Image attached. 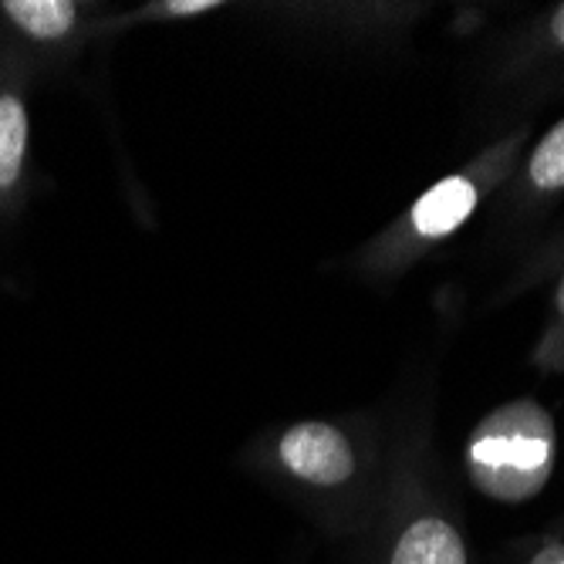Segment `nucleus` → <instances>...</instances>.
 I'll return each instance as SVG.
<instances>
[{
	"label": "nucleus",
	"instance_id": "nucleus-1",
	"mask_svg": "<svg viewBox=\"0 0 564 564\" xmlns=\"http://www.w3.org/2000/svg\"><path fill=\"white\" fill-rule=\"evenodd\" d=\"M557 456L554 420L534 399L507 402L474 430L467 470L477 490L494 500H531L551 477Z\"/></svg>",
	"mask_w": 564,
	"mask_h": 564
},
{
	"label": "nucleus",
	"instance_id": "nucleus-2",
	"mask_svg": "<svg viewBox=\"0 0 564 564\" xmlns=\"http://www.w3.org/2000/svg\"><path fill=\"white\" fill-rule=\"evenodd\" d=\"M271 467L297 490L322 500L335 518L358 528L369 518V464L366 453L341 426L304 420L288 426L271 449Z\"/></svg>",
	"mask_w": 564,
	"mask_h": 564
},
{
	"label": "nucleus",
	"instance_id": "nucleus-3",
	"mask_svg": "<svg viewBox=\"0 0 564 564\" xmlns=\"http://www.w3.org/2000/svg\"><path fill=\"white\" fill-rule=\"evenodd\" d=\"M379 524V564H470L464 528L416 467H402L389 484Z\"/></svg>",
	"mask_w": 564,
	"mask_h": 564
},
{
	"label": "nucleus",
	"instance_id": "nucleus-4",
	"mask_svg": "<svg viewBox=\"0 0 564 564\" xmlns=\"http://www.w3.org/2000/svg\"><path fill=\"white\" fill-rule=\"evenodd\" d=\"M484 186H487L484 170L453 173V176L440 180L436 186H430L389 237L395 261H405V258H413V253H423L430 243H440L449 234H456L474 217Z\"/></svg>",
	"mask_w": 564,
	"mask_h": 564
},
{
	"label": "nucleus",
	"instance_id": "nucleus-5",
	"mask_svg": "<svg viewBox=\"0 0 564 564\" xmlns=\"http://www.w3.org/2000/svg\"><path fill=\"white\" fill-rule=\"evenodd\" d=\"M28 156V109L14 91H0V193L21 180Z\"/></svg>",
	"mask_w": 564,
	"mask_h": 564
},
{
	"label": "nucleus",
	"instance_id": "nucleus-6",
	"mask_svg": "<svg viewBox=\"0 0 564 564\" xmlns=\"http://www.w3.org/2000/svg\"><path fill=\"white\" fill-rule=\"evenodd\" d=\"M4 14L37 41H55L72 31L78 8L72 0H8Z\"/></svg>",
	"mask_w": 564,
	"mask_h": 564
},
{
	"label": "nucleus",
	"instance_id": "nucleus-7",
	"mask_svg": "<svg viewBox=\"0 0 564 564\" xmlns=\"http://www.w3.org/2000/svg\"><path fill=\"white\" fill-rule=\"evenodd\" d=\"M528 183L538 193H557V189H564V119L557 126H551L541 135V142L531 149Z\"/></svg>",
	"mask_w": 564,
	"mask_h": 564
},
{
	"label": "nucleus",
	"instance_id": "nucleus-8",
	"mask_svg": "<svg viewBox=\"0 0 564 564\" xmlns=\"http://www.w3.org/2000/svg\"><path fill=\"white\" fill-rule=\"evenodd\" d=\"M514 564H564V534H541L518 544Z\"/></svg>",
	"mask_w": 564,
	"mask_h": 564
},
{
	"label": "nucleus",
	"instance_id": "nucleus-9",
	"mask_svg": "<svg viewBox=\"0 0 564 564\" xmlns=\"http://www.w3.org/2000/svg\"><path fill=\"white\" fill-rule=\"evenodd\" d=\"M207 11H217V0H170V4H163V14L170 18H193Z\"/></svg>",
	"mask_w": 564,
	"mask_h": 564
},
{
	"label": "nucleus",
	"instance_id": "nucleus-10",
	"mask_svg": "<svg viewBox=\"0 0 564 564\" xmlns=\"http://www.w3.org/2000/svg\"><path fill=\"white\" fill-rule=\"evenodd\" d=\"M547 31H551V41H554L557 47H564V4L554 8V14H551V21H547Z\"/></svg>",
	"mask_w": 564,
	"mask_h": 564
},
{
	"label": "nucleus",
	"instance_id": "nucleus-11",
	"mask_svg": "<svg viewBox=\"0 0 564 564\" xmlns=\"http://www.w3.org/2000/svg\"><path fill=\"white\" fill-rule=\"evenodd\" d=\"M554 304H557V315H561V322H564V274H561V281H557V291H554Z\"/></svg>",
	"mask_w": 564,
	"mask_h": 564
}]
</instances>
